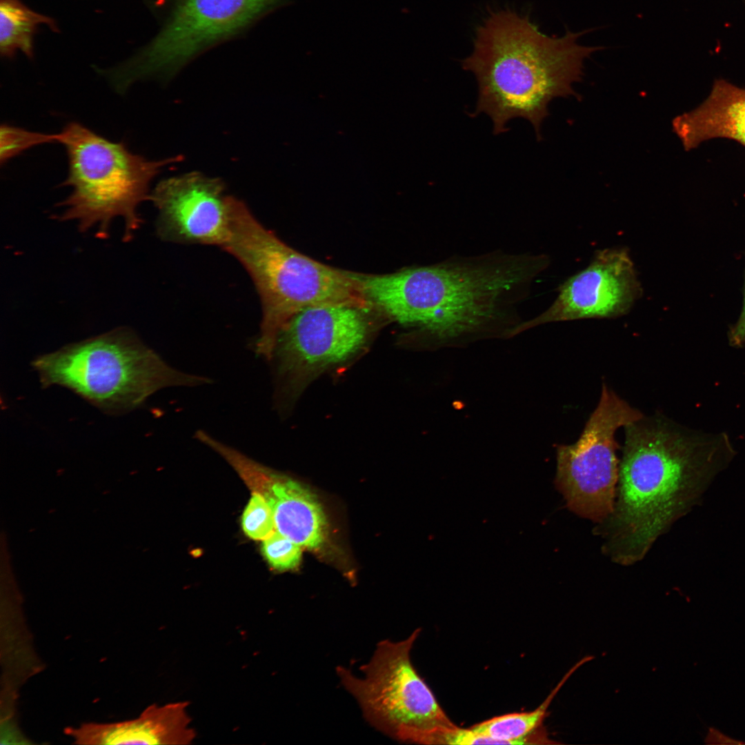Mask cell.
Listing matches in <instances>:
<instances>
[{
	"mask_svg": "<svg viewBox=\"0 0 745 745\" xmlns=\"http://www.w3.org/2000/svg\"><path fill=\"white\" fill-rule=\"evenodd\" d=\"M644 416L603 384L599 401L579 439L557 446L555 484L568 508L598 524L615 506L619 477L615 433Z\"/></svg>",
	"mask_w": 745,
	"mask_h": 745,
	"instance_id": "obj_9",
	"label": "cell"
},
{
	"mask_svg": "<svg viewBox=\"0 0 745 745\" xmlns=\"http://www.w3.org/2000/svg\"><path fill=\"white\" fill-rule=\"evenodd\" d=\"M261 550L270 565L280 570L297 567L301 557V546L277 530L263 540Z\"/></svg>",
	"mask_w": 745,
	"mask_h": 745,
	"instance_id": "obj_20",
	"label": "cell"
},
{
	"mask_svg": "<svg viewBox=\"0 0 745 745\" xmlns=\"http://www.w3.org/2000/svg\"><path fill=\"white\" fill-rule=\"evenodd\" d=\"M374 308L332 304L308 307L295 314L280 330L270 359L279 403L361 352L373 332Z\"/></svg>",
	"mask_w": 745,
	"mask_h": 745,
	"instance_id": "obj_8",
	"label": "cell"
},
{
	"mask_svg": "<svg viewBox=\"0 0 745 745\" xmlns=\"http://www.w3.org/2000/svg\"><path fill=\"white\" fill-rule=\"evenodd\" d=\"M212 449L232 466L252 492L264 497L272 512L277 531L310 549L323 544L326 518L313 493L219 440L214 441Z\"/></svg>",
	"mask_w": 745,
	"mask_h": 745,
	"instance_id": "obj_13",
	"label": "cell"
},
{
	"mask_svg": "<svg viewBox=\"0 0 745 745\" xmlns=\"http://www.w3.org/2000/svg\"><path fill=\"white\" fill-rule=\"evenodd\" d=\"M704 742L707 744H745L744 742L731 738L715 728H709Z\"/></svg>",
	"mask_w": 745,
	"mask_h": 745,
	"instance_id": "obj_22",
	"label": "cell"
},
{
	"mask_svg": "<svg viewBox=\"0 0 745 745\" xmlns=\"http://www.w3.org/2000/svg\"><path fill=\"white\" fill-rule=\"evenodd\" d=\"M241 524L245 534L255 540H264L275 531L272 512L259 493L252 492L244 510Z\"/></svg>",
	"mask_w": 745,
	"mask_h": 745,
	"instance_id": "obj_19",
	"label": "cell"
},
{
	"mask_svg": "<svg viewBox=\"0 0 745 745\" xmlns=\"http://www.w3.org/2000/svg\"><path fill=\"white\" fill-rule=\"evenodd\" d=\"M550 263L546 254L495 250L391 274H352L377 310L437 348L508 339L522 321L519 310L535 279Z\"/></svg>",
	"mask_w": 745,
	"mask_h": 745,
	"instance_id": "obj_1",
	"label": "cell"
},
{
	"mask_svg": "<svg viewBox=\"0 0 745 745\" xmlns=\"http://www.w3.org/2000/svg\"><path fill=\"white\" fill-rule=\"evenodd\" d=\"M272 0H183L165 26L137 54L120 66L128 84L146 76L172 73L203 48L231 36Z\"/></svg>",
	"mask_w": 745,
	"mask_h": 745,
	"instance_id": "obj_10",
	"label": "cell"
},
{
	"mask_svg": "<svg viewBox=\"0 0 745 745\" xmlns=\"http://www.w3.org/2000/svg\"><path fill=\"white\" fill-rule=\"evenodd\" d=\"M743 307L737 321L731 328L728 338L729 342L734 346H743L745 345V286L744 292Z\"/></svg>",
	"mask_w": 745,
	"mask_h": 745,
	"instance_id": "obj_21",
	"label": "cell"
},
{
	"mask_svg": "<svg viewBox=\"0 0 745 745\" xmlns=\"http://www.w3.org/2000/svg\"><path fill=\"white\" fill-rule=\"evenodd\" d=\"M583 33L548 37L528 16L509 9L492 11L477 30L473 52L462 61L478 85L470 115L488 116L495 135L508 132L511 119H525L541 140L549 103L558 97L580 99L573 83L582 79L584 60L601 49L580 45Z\"/></svg>",
	"mask_w": 745,
	"mask_h": 745,
	"instance_id": "obj_3",
	"label": "cell"
},
{
	"mask_svg": "<svg viewBox=\"0 0 745 745\" xmlns=\"http://www.w3.org/2000/svg\"><path fill=\"white\" fill-rule=\"evenodd\" d=\"M189 702L153 704L133 719L115 723H83L64 733L75 744H190L197 733L190 726Z\"/></svg>",
	"mask_w": 745,
	"mask_h": 745,
	"instance_id": "obj_14",
	"label": "cell"
},
{
	"mask_svg": "<svg viewBox=\"0 0 745 745\" xmlns=\"http://www.w3.org/2000/svg\"><path fill=\"white\" fill-rule=\"evenodd\" d=\"M224 190L220 179L197 172L160 181L149 198L159 210V236L168 241L223 247L232 197Z\"/></svg>",
	"mask_w": 745,
	"mask_h": 745,
	"instance_id": "obj_12",
	"label": "cell"
},
{
	"mask_svg": "<svg viewBox=\"0 0 745 745\" xmlns=\"http://www.w3.org/2000/svg\"><path fill=\"white\" fill-rule=\"evenodd\" d=\"M64 146L69 173L63 185L72 190L61 202V221L76 220L81 230L99 227L106 237L110 221L121 217L128 241L141 221L136 210L148 195L149 184L164 166L181 160L173 157L148 160L132 153L121 142L110 141L79 123L71 122L58 133Z\"/></svg>",
	"mask_w": 745,
	"mask_h": 745,
	"instance_id": "obj_6",
	"label": "cell"
},
{
	"mask_svg": "<svg viewBox=\"0 0 745 745\" xmlns=\"http://www.w3.org/2000/svg\"><path fill=\"white\" fill-rule=\"evenodd\" d=\"M672 126L686 151L715 138L732 139L745 147V89L716 79L706 99L675 117Z\"/></svg>",
	"mask_w": 745,
	"mask_h": 745,
	"instance_id": "obj_15",
	"label": "cell"
},
{
	"mask_svg": "<svg viewBox=\"0 0 745 745\" xmlns=\"http://www.w3.org/2000/svg\"><path fill=\"white\" fill-rule=\"evenodd\" d=\"M32 365L43 387H66L111 413L135 408L165 388L212 381L170 366L126 328L39 356Z\"/></svg>",
	"mask_w": 745,
	"mask_h": 745,
	"instance_id": "obj_5",
	"label": "cell"
},
{
	"mask_svg": "<svg viewBox=\"0 0 745 745\" xmlns=\"http://www.w3.org/2000/svg\"><path fill=\"white\" fill-rule=\"evenodd\" d=\"M420 630L399 642H379L370 661L360 667L361 677L344 666L336 670L373 726L401 742L428 744L437 730L456 725L412 664L410 652Z\"/></svg>",
	"mask_w": 745,
	"mask_h": 745,
	"instance_id": "obj_7",
	"label": "cell"
},
{
	"mask_svg": "<svg viewBox=\"0 0 745 745\" xmlns=\"http://www.w3.org/2000/svg\"><path fill=\"white\" fill-rule=\"evenodd\" d=\"M59 32L55 20L37 12L21 0H0V52L12 58L18 51L28 58L34 56V37L40 25Z\"/></svg>",
	"mask_w": 745,
	"mask_h": 745,
	"instance_id": "obj_17",
	"label": "cell"
},
{
	"mask_svg": "<svg viewBox=\"0 0 745 745\" xmlns=\"http://www.w3.org/2000/svg\"><path fill=\"white\" fill-rule=\"evenodd\" d=\"M593 659L586 656L575 664L536 709L494 717L470 726L476 733L499 741L501 744H553L541 728L547 709L555 696L574 672Z\"/></svg>",
	"mask_w": 745,
	"mask_h": 745,
	"instance_id": "obj_16",
	"label": "cell"
},
{
	"mask_svg": "<svg viewBox=\"0 0 745 745\" xmlns=\"http://www.w3.org/2000/svg\"><path fill=\"white\" fill-rule=\"evenodd\" d=\"M58 134H44L3 124L0 130V161L3 165L37 145L57 142Z\"/></svg>",
	"mask_w": 745,
	"mask_h": 745,
	"instance_id": "obj_18",
	"label": "cell"
},
{
	"mask_svg": "<svg viewBox=\"0 0 745 745\" xmlns=\"http://www.w3.org/2000/svg\"><path fill=\"white\" fill-rule=\"evenodd\" d=\"M557 292L546 310L522 321L509 338L548 323L624 316L641 298L643 288L628 249L617 247L597 251L590 264L562 282Z\"/></svg>",
	"mask_w": 745,
	"mask_h": 745,
	"instance_id": "obj_11",
	"label": "cell"
},
{
	"mask_svg": "<svg viewBox=\"0 0 745 745\" xmlns=\"http://www.w3.org/2000/svg\"><path fill=\"white\" fill-rule=\"evenodd\" d=\"M624 428L614 509L593 531L605 555L630 566L700 501L734 452L726 435H697L659 414Z\"/></svg>",
	"mask_w": 745,
	"mask_h": 745,
	"instance_id": "obj_2",
	"label": "cell"
},
{
	"mask_svg": "<svg viewBox=\"0 0 745 745\" xmlns=\"http://www.w3.org/2000/svg\"><path fill=\"white\" fill-rule=\"evenodd\" d=\"M223 246L244 266L259 292L263 316L254 351L270 361L277 337L298 312L332 304L370 306L352 272L320 263L294 250L264 228L232 197Z\"/></svg>",
	"mask_w": 745,
	"mask_h": 745,
	"instance_id": "obj_4",
	"label": "cell"
}]
</instances>
